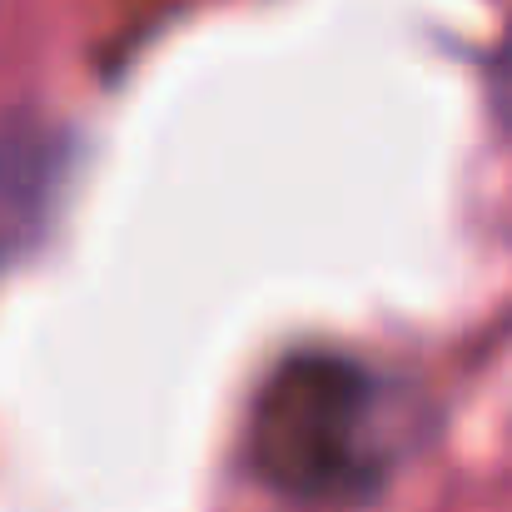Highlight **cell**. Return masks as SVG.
<instances>
[{"label": "cell", "instance_id": "cell-2", "mask_svg": "<svg viewBox=\"0 0 512 512\" xmlns=\"http://www.w3.org/2000/svg\"><path fill=\"white\" fill-rule=\"evenodd\" d=\"M55 179H60V145L50 140V130L15 125L0 140V254L30 244V234L45 219Z\"/></svg>", "mask_w": 512, "mask_h": 512}, {"label": "cell", "instance_id": "cell-1", "mask_svg": "<svg viewBox=\"0 0 512 512\" xmlns=\"http://www.w3.org/2000/svg\"><path fill=\"white\" fill-rule=\"evenodd\" d=\"M368 378L334 353L289 358L254 408V468L294 498H324L363 473Z\"/></svg>", "mask_w": 512, "mask_h": 512}]
</instances>
